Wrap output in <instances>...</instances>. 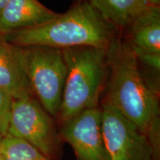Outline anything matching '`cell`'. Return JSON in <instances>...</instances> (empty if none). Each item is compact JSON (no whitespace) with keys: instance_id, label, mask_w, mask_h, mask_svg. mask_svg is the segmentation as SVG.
I'll return each mask as SVG.
<instances>
[{"instance_id":"6da1fadb","label":"cell","mask_w":160,"mask_h":160,"mask_svg":"<svg viewBox=\"0 0 160 160\" xmlns=\"http://www.w3.org/2000/svg\"><path fill=\"white\" fill-rule=\"evenodd\" d=\"M108 77L106 99L160 147L159 87L146 79L135 53L117 36L107 48Z\"/></svg>"},{"instance_id":"7a4b0ae2","label":"cell","mask_w":160,"mask_h":160,"mask_svg":"<svg viewBox=\"0 0 160 160\" xmlns=\"http://www.w3.org/2000/svg\"><path fill=\"white\" fill-rule=\"evenodd\" d=\"M117 31L88 4L75 2L67 12L48 22L2 36L22 48L47 46L63 50L89 46L107 49Z\"/></svg>"},{"instance_id":"3957f363","label":"cell","mask_w":160,"mask_h":160,"mask_svg":"<svg viewBox=\"0 0 160 160\" xmlns=\"http://www.w3.org/2000/svg\"><path fill=\"white\" fill-rule=\"evenodd\" d=\"M62 51L67 73L57 117L60 125L85 110L97 108L108 77L107 49L85 46Z\"/></svg>"},{"instance_id":"277c9868","label":"cell","mask_w":160,"mask_h":160,"mask_svg":"<svg viewBox=\"0 0 160 160\" xmlns=\"http://www.w3.org/2000/svg\"><path fill=\"white\" fill-rule=\"evenodd\" d=\"M24 48L32 93L45 111L57 119L67 73L62 51L47 46Z\"/></svg>"},{"instance_id":"5b68a950","label":"cell","mask_w":160,"mask_h":160,"mask_svg":"<svg viewBox=\"0 0 160 160\" xmlns=\"http://www.w3.org/2000/svg\"><path fill=\"white\" fill-rule=\"evenodd\" d=\"M102 133L108 160H156L148 137L107 100L101 107Z\"/></svg>"},{"instance_id":"8992f818","label":"cell","mask_w":160,"mask_h":160,"mask_svg":"<svg viewBox=\"0 0 160 160\" xmlns=\"http://www.w3.org/2000/svg\"><path fill=\"white\" fill-rule=\"evenodd\" d=\"M7 135L27 142L49 158L57 147L53 120L34 96L13 99Z\"/></svg>"},{"instance_id":"52a82bcc","label":"cell","mask_w":160,"mask_h":160,"mask_svg":"<svg viewBox=\"0 0 160 160\" xmlns=\"http://www.w3.org/2000/svg\"><path fill=\"white\" fill-rule=\"evenodd\" d=\"M61 125L60 137L71 146L78 160H108L101 108L85 110Z\"/></svg>"},{"instance_id":"ba28073f","label":"cell","mask_w":160,"mask_h":160,"mask_svg":"<svg viewBox=\"0 0 160 160\" xmlns=\"http://www.w3.org/2000/svg\"><path fill=\"white\" fill-rule=\"evenodd\" d=\"M0 88L13 99L33 96L26 72L25 48L0 34Z\"/></svg>"},{"instance_id":"9c48e42d","label":"cell","mask_w":160,"mask_h":160,"mask_svg":"<svg viewBox=\"0 0 160 160\" xmlns=\"http://www.w3.org/2000/svg\"><path fill=\"white\" fill-rule=\"evenodd\" d=\"M58 14L38 0H9L0 12V34L37 27Z\"/></svg>"},{"instance_id":"30bf717a","label":"cell","mask_w":160,"mask_h":160,"mask_svg":"<svg viewBox=\"0 0 160 160\" xmlns=\"http://www.w3.org/2000/svg\"><path fill=\"white\" fill-rule=\"evenodd\" d=\"M133 51L160 54V8L151 5L132 22L127 28Z\"/></svg>"},{"instance_id":"8fae6325","label":"cell","mask_w":160,"mask_h":160,"mask_svg":"<svg viewBox=\"0 0 160 160\" xmlns=\"http://www.w3.org/2000/svg\"><path fill=\"white\" fill-rule=\"evenodd\" d=\"M88 3L117 31L127 29L136 18L151 6L148 0H75Z\"/></svg>"},{"instance_id":"7c38bea8","label":"cell","mask_w":160,"mask_h":160,"mask_svg":"<svg viewBox=\"0 0 160 160\" xmlns=\"http://www.w3.org/2000/svg\"><path fill=\"white\" fill-rule=\"evenodd\" d=\"M0 156L4 160H51L34 146L10 135L0 142Z\"/></svg>"},{"instance_id":"4fadbf2b","label":"cell","mask_w":160,"mask_h":160,"mask_svg":"<svg viewBox=\"0 0 160 160\" xmlns=\"http://www.w3.org/2000/svg\"><path fill=\"white\" fill-rule=\"evenodd\" d=\"M13 98L0 88V134L7 135Z\"/></svg>"},{"instance_id":"5bb4252c","label":"cell","mask_w":160,"mask_h":160,"mask_svg":"<svg viewBox=\"0 0 160 160\" xmlns=\"http://www.w3.org/2000/svg\"><path fill=\"white\" fill-rule=\"evenodd\" d=\"M133 51L135 53L139 63H142L144 65L147 66L149 68L154 70L156 72L159 73L160 68V54H153V53H149L139 51H133Z\"/></svg>"},{"instance_id":"9a60e30c","label":"cell","mask_w":160,"mask_h":160,"mask_svg":"<svg viewBox=\"0 0 160 160\" xmlns=\"http://www.w3.org/2000/svg\"><path fill=\"white\" fill-rule=\"evenodd\" d=\"M9 0H0V12L2 11V9L5 8V6L7 5Z\"/></svg>"},{"instance_id":"2e32d148","label":"cell","mask_w":160,"mask_h":160,"mask_svg":"<svg viewBox=\"0 0 160 160\" xmlns=\"http://www.w3.org/2000/svg\"><path fill=\"white\" fill-rule=\"evenodd\" d=\"M150 4L153 6H159L160 0H148Z\"/></svg>"},{"instance_id":"e0dca14e","label":"cell","mask_w":160,"mask_h":160,"mask_svg":"<svg viewBox=\"0 0 160 160\" xmlns=\"http://www.w3.org/2000/svg\"><path fill=\"white\" fill-rule=\"evenodd\" d=\"M2 137H3V136L2 134H0V142H1V140H2Z\"/></svg>"},{"instance_id":"ac0fdd59","label":"cell","mask_w":160,"mask_h":160,"mask_svg":"<svg viewBox=\"0 0 160 160\" xmlns=\"http://www.w3.org/2000/svg\"><path fill=\"white\" fill-rule=\"evenodd\" d=\"M0 160H4V159H2V157H1V156H0Z\"/></svg>"}]
</instances>
